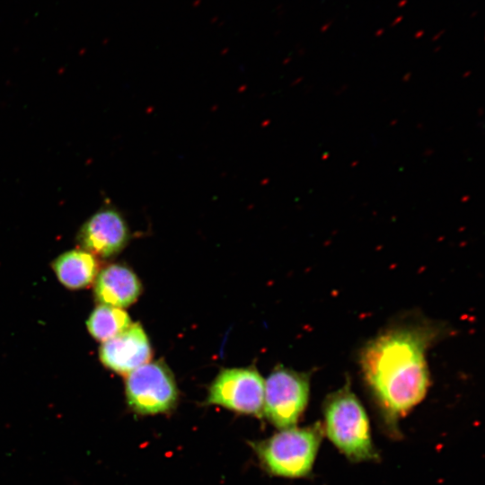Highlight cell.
Here are the masks:
<instances>
[{"mask_svg":"<svg viewBox=\"0 0 485 485\" xmlns=\"http://www.w3.org/2000/svg\"><path fill=\"white\" fill-rule=\"evenodd\" d=\"M132 324L128 314L119 307L100 304L91 313L86 325L97 340L106 341Z\"/></svg>","mask_w":485,"mask_h":485,"instance_id":"8fae6325","label":"cell"},{"mask_svg":"<svg viewBox=\"0 0 485 485\" xmlns=\"http://www.w3.org/2000/svg\"><path fill=\"white\" fill-rule=\"evenodd\" d=\"M444 31H445V30H443V31H439V33H438V34H436V36H434V38H433V40H435L436 39H437V38H438V37H439V36H440L441 34H443V33H444Z\"/></svg>","mask_w":485,"mask_h":485,"instance_id":"e0dca14e","label":"cell"},{"mask_svg":"<svg viewBox=\"0 0 485 485\" xmlns=\"http://www.w3.org/2000/svg\"><path fill=\"white\" fill-rule=\"evenodd\" d=\"M384 31V29H380L379 31H376L375 35L380 36Z\"/></svg>","mask_w":485,"mask_h":485,"instance_id":"ac0fdd59","label":"cell"},{"mask_svg":"<svg viewBox=\"0 0 485 485\" xmlns=\"http://www.w3.org/2000/svg\"><path fill=\"white\" fill-rule=\"evenodd\" d=\"M126 396L129 407L143 415L169 411L178 392L172 374L162 362L146 363L128 374Z\"/></svg>","mask_w":485,"mask_h":485,"instance_id":"5b68a950","label":"cell"},{"mask_svg":"<svg viewBox=\"0 0 485 485\" xmlns=\"http://www.w3.org/2000/svg\"><path fill=\"white\" fill-rule=\"evenodd\" d=\"M324 434L317 422L305 428L280 429L270 437L251 444L262 467L286 478L307 476L313 468Z\"/></svg>","mask_w":485,"mask_h":485,"instance_id":"3957f363","label":"cell"},{"mask_svg":"<svg viewBox=\"0 0 485 485\" xmlns=\"http://www.w3.org/2000/svg\"><path fill=\"white\" fill-rule=\"evenodd\" d=\"M104 366L119 374H129L151 357L148 339L139 323H132L119 335L104 341L99 350Z\"/></svg>","mask_w":485,"mask_h":485,"instance_id":"ba28073f","label":"cell"},{"mask_svg":"<svg viewBox=\"0 0 485 485\" xmlns=\"http://www.w3.org/2000/svg\"><path fill=\"white\" fill-rule=\"evenodd\" d=\"M216 21H217V17L215 16V17H213V18L210 20V22H211V23H214V22H216Z\"/></svg>","mask_w":485,"mask_h":485,"instance_id":"d6986e66","label":"cell"},{"mask_svg":"<svg viewBox=\"0 0 485 485\" xmlns=\"http://www.w3.org/2000/svg\"><path fill=\"white\" fill-rule=\"evenodd\" d=\"M264 380L251 368L225 369L212 383L207 403L238 413L260 417L263 414Z\"/></svg>","mask_w":485,"mask_h":485,"instance_id":"8992f818","label":"cell"},{"mask_svg":"<svg viewBox=\"0 0 485 485\" xmlns=\"http://www.w3.org/2000/svg\"><path fill=\"white\" fill-rule=\"evenodd\" d=\"M423 34H424V31H419L415 34V37H416V38H419V37H421Z\"/></svg>","mask_w":485,"mask_h":485,"instance_id":"2e32d148","label":"cell"},{"mask_svg":"<svg viewBox=\"0 0 485 485\" xmlns=\"http://www.w3.org/2000/svg\"><path fill=\"white\" fill-rule=\"evenodd\" d=\"M59 281L70 289H79L91 284L98 274V262L84 250H72L58 256L53 262Z\"/></svg>","mask_w":485,"mask_h":485,"instance_id":"30bf717a","label":"cell"},{"mask_svg":"<svg viewBox=\"0 0 485 485\" xmlns=\"http://www.w3.org/2000/svg\"><path fill=\"white\" fill-rule=\"evenodd\" d=\"M128 234L122 216L114 208L103 207L83 225L77 241L92 255L109 258L125 246Z\"/></svg>","mask_w":485,"mask_h":485,"instance_id":"52a82bcc","label":"cell"},{"mask_svg":"<svg viewBox=\"0 0 485 485\" xmlns=\"http://www.w3.org/2000/svg\"><path fill=\"white\" fill-rule=\"evenodd\" d=\"M408 0H401L398 3V7H403L407 4Z\"/></svg>","mask_w":485,"mask_h":485,"instance_id":"9a60e30c","label":"cell"},{"mask_svg":"<svg viewBox=\"0 0 485 485\" xmlns=\"http://www.w3.org/2000/svg\"><path fill=\"white\" fill-rule=\"evenodd\" d=\"M333 22V21H330L328 23H325L323 27L321 28V31H324L326 29H328L330 27V25H331Z\"/></svg>","mask_w":485,"mask_h":485,"instance_id":"5bb4252c","label":"cell"},{"mask_svg":"<svg viewBox=\"0 0 485 485\" xmlns=\"http://www.w3.org/2000/svg\"><path fill=\"white\" fill-rule=\"evenodd\" d=\"M323 415V429L329 439L350 461H372L378 457L366 412L348 383L328 395Z\"/></svg>","mask_w":485,"mask_h":485,"instance_id":"7a4b0ae2","label":"cell"},{"mask_svg":"<svg viewBox=\"0 0 485 485\" xmlns=\"http://www.w3.org/2000/svg\"><path fill=\"white\" fill-rule=\"evenodd\" d=\"M309 376L276 368L264 382L263 413L279 430L295 427L309 398Z\"/></svg>","mask_w":485,"mask_h":485,"instance_id":"277c9868","label":"cell"},{"mask_svg":"<svg viewBox=\"0 0 485 485\" xmlns=\"http://www.w3.org/2000/svg\"><path fill=\"white\" fill-rule=\"evenodd\" d=\"M200 4H201V0H194L192 2L191 5H192V7L197 8V7H198L200 5Z\"/></svg>","mask_w":485,"mask_h":485,"instance_id":"4fadbf2b","label":"cell"},{"mask_svg":"<svg viewBox=\"0 0 485 485\" xmlns=\"http://www.w3.org/2000/svg\"><path fill=\"white\" fill-rule=\"evenodd\" d=\"M436 336L432 326L407 324L384 331L363 348V375L392 435H398V420L427 393L425 353Z\"/></svg>","mask_w":485,"mask_h":485,"instance_id":"6da1fadb","label":"cell"},{"mask_svg":"<svg viewBox=\"0 0 485 485\" xmlns=\"http://www.w3.org/2000/svg\"><path fill=\"white\" fill-rule=\"evenodd\" d=\"M141 292V284L129 269L112 264L96 276L94 295L101 304L126 307L133 304Z\"/></svg>","mask_w":485,"mask_h":485,"instance_id":"9c48e42d","label":"cell"},{"mask_svg":"<svg viewBox=\"0 0 485 485\" xmlns=\"http://www.w3.org/2000/svg\"><path fill=\"white\" fill-rule=\"evenodd\" d=\"M402 18H403L402 15L398 16V17L391 23V26H395V25H397L399 22H401Z\"/></svg>","mask_w":485,"mask_h":485,"instance_id":"7c38bea8","label":"cell"}]
</instances>
